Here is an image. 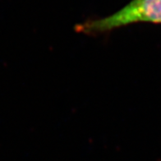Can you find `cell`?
Wrapping results in <instances>:
<instances>
[{
	"label": "cell",
	"instance_id": "cell-1",
	"mask_svg": "<svg viewBox=\"0 0 161 161\" xmlns=\"http://www.w3.org/2000/svg\"><path fill=\"white\" fill-rule=\"evenodd\" d=\"M136 22L161 23V0H131L112 15L83 21L76 25L75 30L94 36Z\"/></svg>",
	"mask_w": 161,
	"mask_h": 161
}]
</instances>
